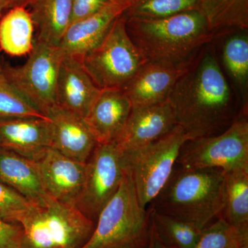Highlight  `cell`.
<instances>
[{
	"mask_svg": "<svg viewBox=\"0 0 248 248\" xmlns=\"http://www.w3.org/2000/svg\"><path fill=\"white\" fill-rule=\"evenodd\" d=\"M0 183L33 205H45L52 198L46 190L37 162L2 147H0Z\"/></svg>",
	"mask_w": 248,
	"mask_h": 248,
	"instance_id": "obj_20",
	"label": "cell"
},
{
	"mask_svg": "<svg viewBox=\"0 0 248 248\" xmlns=\"http://www.w3.org/2000/svg\"><path fill=\"white\" fill-rule=\"evenodd\" d=\"M100 92L81 62L63 54L59 70L55 105L84 118Z\"/></svg>",
	"mask_w": 248,
	"mask_h": 248,
	"instance_id": "obj_15",
	"label": "cell"
},
{
	"mask_svg": "<svg viewBox=\"0 0 248 248\" xmlns=\"http://www.w3.org/2000/svg\"><path fill=\"white\" fill-rule=\"evenodd\" d=\"M53 126V148L76 161L86 163L97 142L84 118L54 106L46 113Z\"/></svg>",
	"mask_w": 248,
	"mask_h": 248,
	"instance_id": "obj_17",
	"label": "cell"
},
{
	"mask_svg": "<svg viewBox=\"0 0 248 248\" xmlns=\"http://www.w3.org/2000/svg\"><path fill=\"white\" fill-rule=\"evenodd\" d=\"M184 67L179 68L164 62H146L122 89L131 103L132 108L167 101Z\"/></svg>",
	"mask_w": 248,
	"mask_h": 248,
	"instance_id": "obj_14",
	"label": "cell"
},
{
	"mask_svg": "<svg viewBox=\"0 0 248 248\" xmlns=\"http://www.w3.org/2000/svg\"><path fill=\"white\" fill-rule=\"evenodd\" d=\"M125 19L129 37L148 61L179 68L188 64L215 35L200 10L161 19Z\"/></svg>",
	"mask_w": 248,
	"mask_h": 248,
	"instance_id": "obj_2",
	"label": "cell"
},
{
	"mask_svg": "<svg viewBox=\"0 0 248 248\" xmlns=\"http://www.w3.org/2000/svg\"><path fill=\"white\" fill-rule=\"evenodd\" d=\"M24 248H81L89 241L96 223L76 204L52 197L44 205H34L20 223Z\"/></svg>",
	"mask_w": 248,
	"mask_h": 248,
	"instance_id": "obj_5",
	"label": "cell"
},
{
	"mask_svg": "<svg viewBox=\"0 0 248 248\" xmlns=\"http://www.w3.org/2000/svg\"><path fill=\"white\" fill-rule=\"evenodd\" d=\"M115 1H119V2L122 3V4L127 5L128 7L136 4L137 3L140 2L141 0H115Z\"/></svg>",
	"mask_w": 248,
	"mask_h": 248,
	"instance_id": "obj_35",
	"label": "cell"
},
{
	"mask_svg": "<svg viewBox=\"0 0 248 248\" xmlns=\"http://www.w3.org/2000/svg\"><path fill=\"white\" fill-rule=\"evenodd\" d=\"M71 23H73L97 14L115 0H71Z\"/></svg>",
	"mask_w": 248,
	"mask_h": 248,
	"instance_id": "obj_31",
	"label": "cell"
},
{
	"mask_svg": "<svg viewBox=\"0 0 248 248\" xmlns=\"http://www.w3.org/2000/svg\"><path fill=\"white\" fill-rule=\"evenodd\" d=\"M148 248H165L162 244L159 242L157 238L155 236L153 231V236H152L151 242H150L149 246Z\"/></svg>",
	"mask_w": 248,
	"mask_h": 248,
	"instance_id": "obj_33",
	"label": "cell"
},
{
	"mask_svg": "<svg viewBox=\"0 0 248 248\" xmlns=\"http://www.w3.org/2000/svg\"><path fill=\"white\" fill-rule=\"evenodd\" d=\"M176 164L184 169H214L226 173L248 170V117L241 116L223 133L189 140Z\"/></svg>",
	"mask_w": 248,
	"mask_h": 248,
	"instance_id": "obj_8",
	"label": "cell"
},
{
	"mask_svg": "<svg viewBox=\"0 0 248 248\" xmlns=\"http://www.w3.org/2000/svg\"><path fill=\"white\" fill-rule=\"evenodd\" d=\"M131 110L122 90H101L84 120L98 143H112L120 136Z\"/></svg>",
	"mask_w": 248,
	"mask_h": 248,
	"instance_id": "obj_18",
	"label": "cell"
},
{
	"mask_svg": "<svg viewBox=\"0 0 248 248\" xmlns=\"http://www.w3.org/2000/svg\"><path fill=\"white\" fill-rule=\"evenodd\" d=\"M152 236L151 210L141 206L125 172L118 190L99 213L92 236L81 248H148Z\"/></svg>",
	"mask_w": 248,
	"mask_h": 248,
	"instance_id": "obj_4",
	"label": "cell"
},
{
	"mask_svg": "<svg viewBox=\"0 0 248 248\" xmlns=\"http://www.w3.org/2000/svg\"><path fill=\"white\" fill-rule=\"evenodd\" d=\"M9 3V9L11 8L20 7L27 8L28 6H31L37 0H7Z\"/></svg>",
	"mask_w": 248,
	"mask_h": 248,
	"instance_id": "obj_32",
	"label": "cell"
},
{
	"mask_svg": "<svg viewBox=\"0 0 248 248\" xmlns=\"http://www.w3.org/2000/svg\"><path fill=\"white\" fill-rule=\"evenodd\" d=\"M125 171L122 152L115 142L97 143L86 162L84 186L76 205L92 221L115 195Z\"/></svg>",
	"mask_w": 248,
	"mask_h": 248,
	"instance_id": "obj_10",
	"label": "cell"
},
{
	"mask_svg": "<svg viewBox=\"0 0 248 248\" xmlns=\"http://www.w3.org/2000/svg\"><path fill=\"white\" fill-rule=\"evenodd\" d=\"M213 42L222 70L243 110L248 112V29L219 31Z\"/></svg>",
	"mask_w": 248,
	"mask_h": 248,
	"instance_id": "obj_12",
	"label": "cell"
},
{
	"mask_svg": "<svg viewBox=\"0 0 248 248\" xmlns=\"http://www.w3.org/2000/svg\"><path fill=\"white\" fill-rule=\"evenodd\" d=\"M190 140L177 125L169 133L151 143L122 152L124 168L131 178L137 197L147 208L172 173L181 148Z\"/></svg>",
	"mask_w": 248,
	"mask_h": 248,
	"instance_id": "obj_7",
	"label": "cell"
},
{
	"mask_svg": "<svg viewBox=\"0 0 248 248\" xmlns=\"http://www.w3.org/2000/svg\"><path fill=\"white\" fill-rule=\"evenodd\" d=\"M218 218L231 227L248 248V170L226 173L223 206Z\"/></svg>",
	"mask_w": 248,
	"mask_h": 248,
	"instance_id": "obj_21",
	"label": "cell"
},
{
	"mask_svg": "<svg viewBox=\"0 0 248 248\" xmlns=\"http://www.w3.org/2000/svg\"><path fill=\"white\" fill-rule=\"evenodd\" d=\"M53 126L49 118H23L0 122V147L37 161L53 148Z\"/></svg>",
	"mask_w": 248,
	"mask_h": 248,
	"instance_id": "obj_16",
	"label": "cell"
},
{
	"mask_svg": "<svg viewBox=\"0 0 248 248\" xmlns=\"http://www.w3.org/2000/svg\"><path fill=\"white\" fill-rule=\"evenodd\" d=\"M240 248V247H235V248Z\"/></svg>",
	"mask_w": 248,
	"mask_h": 248,
	"instance_id": "obj_36",
	"label": "cell"
},
{
	"mask_svg": "<svg viewBox=\"0 0 248 248\" xmlns=\"http://www.w3.org/2000/svg\"><path fill=\"white\" fill-rule=\"evenodd\" d=\"M9 9L7 0H0V20L5 13Z\"/></svg>",
	"mask_w": 248,
	"mask_h": 248,
	"instance_id": "obj_34",
	"label": "cell"
},
{
	"mask_svg": "<svg viewBox=\"0 0 248 248\" xmlns=\"http://www.w3.org/2000/svg\"><path fill=\"white\" fill-rule=\"evenodd\" d=\"M149 209L153 233L165 248H192L195 246L202 230Z\"/></svg>",
	"mask_w": 248,
	"mask_h": 248,
	"instance_id": "obj_25",
	"label": "cell"
},
{
	"mask_svg": "<svg viewBox=\"0 0 248 248\" xmlns=\"http://www.w3.org/2000/svg\"><path fill=\"white\" fill-rule=\"evenodd\" d=\"M200 11L215 34L227 29H248V0H202Z\"/></svg>",
	"mask_w": 248,
	"mask_h": 248,
	"instance_id": "obj_24",
	"label": "cell"
},
{
	"mask_svg": "<svg viewBox=\"0 0 248 248\" xmlns=\"http://www.w3.org/2000/svg\"><path fill=\"white\" fill-rule=\"evenodd\" d=\"M31 7L35 40L59 46L71 23V0H37Z\"/></svg>",
	"mask_w": 248,
	"mask_h": 248,
	"instance_id": "obj_22",
	"label": "cell"
},
{
	"mask_svg": "<svg viewBox=\"0 0 248 248\" xmlns=\"http://www.w3.org/2000/svg\"><path fill=\"white\" fill-rule=\"evenodd\" d=\"M124 14L99 45L79 59L98 89H123L148 60L129 37Z\"/></svg>",
	"mask_w": 248,
	"mask_h": 248,
	"instance_id": "obj_6",
	"label": "cell"
},
{
	"mask_svg": "<svg viewBox=\"0 0 248 248\" xmlns=\"http://www.w3.org/2000/svg\"><path fill=\"white\" fill-rule=\"evenodd\" d=\"M225 176L221 170L184 169L176 164L147 208L203 230L221 215Z\"/></svg>",
	"mask_w": 248,
	"mask_h": 248,
	"instance_id": "obj_3",
	"label": "cell"
},
{
	"mask_svg": "<svg viewBox=\"0 0 248 248\" xmlns=\"http://www.w3.org/2000/svg\"><path fill=\"white\" fill-rule=\"evenodd\" d=\"M202 0H141L124 11L125 17L161 19L200 10Z\"/></svg>",
	"mask_w": 248,
	"mask_h": 248,
	"instance_id": "obj_27",
	"label": "cell"
},
{
	"mask_svg": "<svg viewBox=\"0 0 248 248\" xmlns=\"http://www.w3.org/2000/svg\"><path fill=\"white\" fill-rule=\"evenodd\" d=\"M35 161L48 195L76 205L84 184L86 163L72 159L52 148Z\"/></svg>",
	"mask_w": 248,
	"mask_h": 248,
	"instance_id": "obj_11",
	"label": "cell"
},
{
	"mask_svg": "<svg viewBox=\"0 0 248 248\" xmlns=\"http://www.w3.org/2000/svg\"><path fill=\"white\" fill-rule=\"evenodd\" d=\"M167 102L190 140L218 135L248 115L222 70L213 42L184 67Z\"/></svg>",
	"mask_w": 248,
	"mask_h": 248,
	"instance_id": "obj_1",
	"label": "cell"
},
{
	"mask_svg": "<svg viewBox=\"0 0 248 248\" xmlns=\"http://www.w3.org/2000/svg\"><path fill=\"white\" fill-rule=\"evenodd\" d=\"M34 205L16 191L0 183V219L20 224Z\"/></svg>",
	"mask_w": 248,
	"mask_h": 248,
	"instance_id": "obj_29",
	"label": "cell"
},
{
	"mask_svg": "<svg viewBox=\"0 0 248 248\" xmlns=\"http://www.w3.org/2000/svg\"><path fill=\"white\" fill-rule=\"evenodd\" d=\"M245 247L237 234L223 218L205 227L197 244L192 248H233Z\"/></svg>",
	"mask_w": 248,
	"mask_h": 248,
	"instance_id": "obj_28",
	"label": "cell"
},
{
	"mask_svg": "<svg viewBox=\"0 0 248 248\" xmlns=\"http://www.w3.org/2000/svg\"><path fill=\"white\" fill-rule=\"evenodd\" d=\"M63 56L60 47L35 40L33 48L22 66H12L4 62L5 75L11 84L45 115L55 106L59 70Z\"/></svg>",
	"mask_w": 248,
	"mask_h": 248,
	"instance_id": "obj_9",
	"label": "cell"
},
{
	"mask_svg": "<svg viewBox=\"0 0 248 248\" xmlns=\"http://www.w3.org/2000/svg\"><path fill=\"white\" fill-rule=\"evenodd\" d=\"M0 58V122L23 118H48L28 102L8 79Z\"/></svg>",
	"mask_w": 248,
	"mask_h": 248,
	"instance_id": "obj_26",
	"label": "cell"
},
{
	"mask_svg": "<svg viewBox=\"0 0 248 248\" xmlns=\"http://www.w3.org/2000/svg\"><path fill=\"white\" fill-rule=\"evenodd\" d=\"M0 248H24V231L20 224L0 219Z\"/></svg>",
	"mask_w": 248,
	"mask_h": 248,
	"instance_id": "obj_30",
	"label": "cell"
},
{
	"mask_svg": "<svg viewBox=\"0 0 248 248\" xmlns=\"http://www.w3.org/2000/svg\"><path fill=\"white\" fill-rule=\"evenodd\" d=\"M177 125L167 101L132 108L125 127L115 142L122 152L131 151L159 140Z\"/></svg>",
	"mask_w": 248,
	"mask_h": 248,
	"instance_id": "obj_13",
	"label": "cell"
},
{
	"mask_svg": "<svg viewBox=\"0 0 248 248\" xmlns=\"http://www.w3.org/2000/svg\"><path fill=\"white\" fill-rule=\"evenodd\" d=\"M35 25L27 8H11L0 20V50L12 57L29 55L35 45Z\"/></svg>",
	"mask_w": 248,
	"mask_h": 248,
	"instance_id": "obj_23",
	"label": "cell"
},
{
	"mask_svg": "<svg viewBox=\"0 0 248 248\" xmlns=\"http://www.w3.org/2000/svg\"><path fill=\"white\" fill-rule=\"evenodd\" d=\"M128 8L114 1L97 14L71 23L59 46L62 53L78 60L82 58L99 45L115 19Z\"/></svg>",
	"mask_w": 248,
	"mask_h": 248,
	"instance_id": "obj_19",
	"label": "cell"
}]
</instances>
